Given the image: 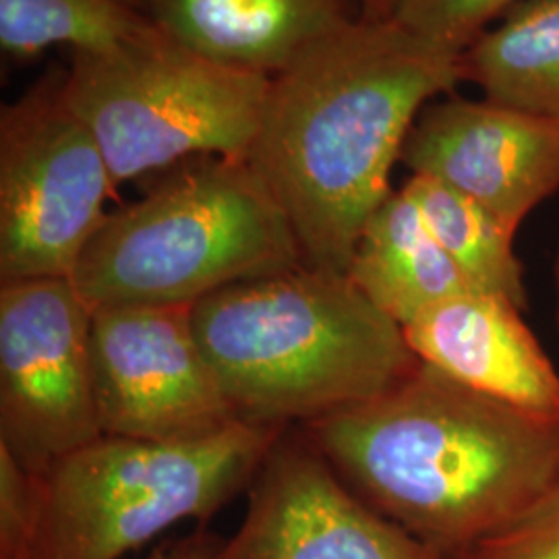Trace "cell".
<instances>
[{"label":"cell","mask_w":559,"mask_h":559,"mask_svg":"<svg viewBox=\"0 0 559 559\" xmlns=\"http://www.w3.org/2000/svg\"><path fill=\"white\" fill-rule=\"evenodd\" d=\"M460 59L392 20L360 17L272 78L247 162L307 267L348 274L413 124L464 81Z\"/></svg>","instance_id":"obj_1"},{"label":"cell","mask_w":559,"mask_h":559,"mask_svg":"<svg viewBox=\"0 0 559 559\" xmlns=\"http://www.w3.org/2000/svg\"><path fill=\"white\" fill-rule=\"evenodd\" d=\"M299 431L360 500L448 559L498 533L559 477V417L420 360L380 396Z\"/></svg>","instance_id":"obj_2"},{"label":"cell","mask_w":559,"mask_h":559,"mask_svg":"<svg viewBox=\"0 0 559 559\" xmlns=\"http://www.w3.org/2000/svg\"><path fill=\"white\" fill-rule=\"evenodd\" d=\"M201 350L237 419L288 429L376 399L419 359L346 274L300 265L191 305Z\"/></svg>","instance_id":"obj_3"},{"label":"cell","mask_w":559,"mask_h":559,"mask_svg":"<svg viewBox=\"0 0 559 559\" xmlns=\"http://www.w3.org/2000/svg\"><path fill=\"white\" fill-rule=\"evenodd\" d=\"M300 265L290 222L251 164L203 156L164 170L141 200L108 212L71 282L90 307L193 305Z\"/></svg>","instance_id":"obj_4"},{"label":"cell","mask_w":559,"mask_h":559,"mask_svg":"<svg viewBox=\"0 0 559 559\" xmlns=\"http://www.w3.org/2000/svg\"><path fill=\"white\" fill-rule=\"evenodd\" d=\"M284 431L240 420L191 441L102 436L34 475L29 559H122L182 520L207 522Z\"/></svg>","instance_id":"obj_5"},{"label":"cell","mask_w":559,"mask_h":559,"mask_svg":"<svg viewBox=\"0 0 559 559\" xmlns=\"http://www.w3.org/2000/svg\"><path fill=\"white\" fill-rule=\"evenodd\" d=\"M270 81L205 59L156 27L102 52H71L64 98L119 185L203 156L247 160Z\"/></svg>","instance_id":"obj_6"},{"label":"cell","mask_w":559,"mask_h":559,"mask_svg":"<svg viewBox=\"0 0 559 559\" xmlns=\"http://www.w3.org/2000/svg\"><path fill=\"white\" fill-rule=\"evenodd\" d=\"M100 143L50 71L0 112V282L69 278L115 189Z\"/></svg>","instance_id":"obj_7"},{"label":"cell","mask_w":559,"mask_h":559,"mask_svg":"<svg viewBox=\"0 0 559 559\" xmlns=\"http://www.w3.org/2000/svg\"><path fill=\"white\" fill-rule=\"evenodd\" d=\"M90 325L69 278L0 282V445L32 475L102 438Z\"/></svg>","instance_id":"obj_8"},{"label":"cell","mask_w":559,"mask_h":559,"mask_svg":"<svg viewBox=\"0 0 559 559\" xmlns=\"http://www.w3.org/2000/svg\"><path fill=\"white\" fill-rule=\"evenodd\" d=\"M90 357L102 436L191 441L240 423L191 323V305L92 307Z\"/></svg>","instance_id":"obj_9"},{"label":"cell","mask_w":559,"mask_h":559,"mask_svg":"<svg viewBox=\"0 0 559 559\" xmlns=\"http://www.w3.org/2000/svg\"><path fill=\"white\" fill-rule=\"evenodd\" d=\"M214 559H448L383 519L286 429L249 485L239 531Z\"/></svg>","instance_id":"obj_10"},{"label":"cell","mask_w":559,"mask_h":559,"mask_svg":"<svg viewBox=\"0 0 559 559\" xmlns=\"http://www.w3.org/2000/svg\"><path fill=\"white\" fill-rule=\"evenodd\" d=\"M400 162L477 201L516 235L559 191V124L450 94L420 112Z\"/></svg>","instance_id":"obj_11"},{"label":"cell","mask_w":559,"mask_h":559,"mask_svg":"<svg viewBox=\"0 0 559 559\" xmlns=\"http://www.w3.org/2000/svg\"><path fill=\"white\" fill-rule=\"evenodd\" d=\"M510 300L468 290L402 328L417 359L480 394L559 417V376Z\"/></svg>","instance_id":"obj_12"},{"label":"cell","mask_w":559,"mask_h":559,"mask_svg":"<svg viewBox=\"0 0 559 559\" xmlns=\"http://www.w3.org/2000/svg\"><path fill=\"white\" fill-rule=\"evenodd\" d=\"M164 36L226 67L276 78L365 17L360 0H138Z\"/></svg>","instance_id":"obj_13"},{"label":"cell","mask_w":559,"mask_h":559,"mask_svg":"<svg viewBox=\"0 0 559 559\" xmlns=\"http://www.w3.org/2000/svg\"><path fill=\"white\" fill-rule=\"evenodd\" d=\"M346 276L400 328L441 300L475 290L404 187L392 191L367 222Z\"/></svg>","instance_id":"obj_14"},{"label":"cell","mask_w":559,"mask_h":559,"mask_svg":"<svg viewBox=\"0 0 559 559\" xmlns=\"http://www.w3.org/2000/svg\"><path fill=\"white\" fill-rule=\"evenodd\" d=\"M485 100L559 124V0H524L462 55Z\"/></svg>","instance_id":"obj_15"},{"label":"cell","mask_w":559,"mask_h":559,"mask_svg":"<svg viewBox=\"0 0 559 559\" xmlns=\"http://www.w3.org/2000/svg\"><path fill=\"white\" fill-rule=\"evenodd\" d=\"M402 187L468 284L524 311L528 295L524 267L514 253L516 235L477 201L440 180L413 175Z\"/></svg>","instance_id":"obj_16"},{"label":"cell","mask_w":559,"mask_h":559,"mask_svg":"<svg viewBox=\"0 0 559 559\" xmlns=\"http://www.w3.org/2000/svg\"><path fill=\"white\" fill-rule=\"evenodd\" d=\"M154 29L138 0H0V46L11 59L52 46L102 52Z\"/></svg>","instance_id":"obj_17"},{"label":"cell","mask_w":559,"mask_h":559,"mask_svg":"<svg viewBox=\"0 0 559 559\" xmlns=\"http://www.w3.org/2000/svg\"><path fill=\"white\" fill-rule=\"evenodd\" d=\"M520 2L524 0H392L388 20L441 52L462 57Z\"/></svg>","instance_id":"obj_18"},{"label":"cell","mask_w":559,"mask_h":559,"mask_svg":"<svg viewBox=\"0 0 559 559\" xmlns=\"http://www.w3.org/2000/svg\"><path fill=\"white\" fill-rule=\"evenodd\" d=\"M459 559H559V477L520 516Z\"/></svg>","instance_id":"obj_19"},{"label":"cell","mask_w":559,"mask_h":559,"mask_svg":"<svg viewBox=\"0 0 559 559\" xmlns=\"http://www.w3.org/2000/svg\"><path fill=\"white\" fill-rule=\"evenodd\" d=\"M36 514L34 475L0 445V559H29Z\"/></svg>","instance_id":"obj_20"},{"label":"cell","mask_w":559,"mask_h":559,"mask_svg":"<svg viewBox=\"0 0 559 559\" xmlns=\"http://www.w3.org/2000/svg\"><path fill=\"white\" fill-rule=\"evenodd\" d=\"M221 543L222 539L218 537L200 531L189 537L166 540L145 559H214Z\"/></svg>","instance_id":"obj_21"},{"label":"cell","mask_w":559,"mask_h":559,"mask_svg":"<svg viewBox=\"0 0 559 559\" xmlns=\"http://www.w3.org/2000/svg\"><path fill=\"white\" fill-rule=\"evenodd\" d=\"M362 13L369 20H388L390 17V4L392 0H360Z\"/></svg>","instance_id":"obj_22"},{"label":"cell","mask_w":559,"mask_h":559,"mask_svg":"<svg viewBox=\"0 0 559 559\" xmlns=\"http://www.w3.org/2000/svg\"><path fill=\"white\" fill-rule=\"evenodd\" d=\"M556 288H558V318H559V251H558V260H556Z\"/></svg>","instance_id":"obj_23"}]
</instances>
